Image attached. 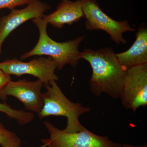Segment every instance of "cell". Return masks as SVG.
I'll return each instance as SVG.
<instances>
[{"mask_svg":"<svg viewBox=\"0 0 147 147\" xmlns=\"http://www.w3.org/2000/svg\"><path fill=\"white\" fill-rule=\"evenodd\" d=\"M82 59L87 61L91 67L89 85L92 94L96 96L106 94L112 98H120L127 70L120 63L113 49H85L82 52Z\"/></svg>","mask_w":147,"mask_h":147,"instance_id":"1","label":"cell"},{"mask_svg":"<svg viewBox=\"0 0 147 147\" xmlns=\"http://www.w3.org/2000/svg\"><path fill=\"white\" fill-rule=\"evenodd\" d=\"M32 22L39 31L38 41L31 50L21 56V59H26L36 55H46L55 61L58 70H61L67 64L72 67L77 66L79 61L82 59V52L79 50V46L85 36H81L66 42H57L47 34L48 24L46 21L38 18L32 19Z\"/></svg>","mask_w":147,"mask_h":147,"instance_id":"2","label":"cell"},{"mask_svg":"<svg viewBox=\"0 0 147 147\" xmlns=\"http://www.w3.org/2000/svg\"><path fill=\"white\" fill-rule=\"evenodd\" d=\"M46 91L43 93V106L38 114L39 119L51 116H62L67 119L64 131L69 133L81 131L84 127L79 122L80 116L90 110L80 103H75L66 97L56 81L43 84Z\"/></svg>","mask_w":147,"mask_h":147,"instance_id":"3","label":"cell"},{"mask_svg":"<svg viewBox=\"0 0 147 147\" xmlns=\"http://www.w3.org/2000/svg\"><path fill=\"white\" fill-rule=\"evenodd\" d=\"M44 125L49 132V138L40 139V147H122L107 137L96 135L86 127L73 133L65 132L57 128L48 121Z\"/></svg>","mask_w":147,"mask_h":147,"instance_id":"4","label":"cell"},{"mask_svg":"<svg viewBox=\"0 0 147 147\" xmlns=\"http://www.w3.org/2000/svg\"><path fill=\"white\" fill-rule=\"evenodd\" d=\"M86 18L85 27L88 30H101L107 32L114 42L126 44L127 41L123 34L127 32H135L126 20L117 21L104 13L96 0H82Z\"/></svg>","mask_w":147,"mask_h":147,"instance_id":"5","label":"cell"},{"mask_svg":"<svg viewBox=\"0 0 147 147\" xmlns=\"http://www.w3.org/2000/svg\"><path fill=\"white\" fill-rule=\"evenodd\" d=\"M56 69L57 64L49 57H39L27 62L13 59L0 63V69L7 74L18 76L25 74L32 75L43 84L59 80V77L55 73Z\"/></svg>","mask_w":147,"mask_h":147,"instance_id":"6","label":"cell"},{"mask_svg":"<svg viewBox=\"0 0 147 147\" xmlns=\"http://www.w3.org/2000/svg\"><path fill=\"white\" fill-rule=\"evenodd\" d=\"M123 106L135 112L147 105V63L127 70L120 97Z\"/></svg>","mask_w":147,"mask_h":147,"instance_id":"7","label":"cell"},{"mask_svg":"<svg viewBox=\"0 0 147 147\" xmlns=\"http://www.w3.org/2000/svg\"><path fill=\"white\" fill-rule=\"evenodd\" d=\"M43 86V83L38 80L10 81L0 91V98L5 99L7 96H13L22 102L29 112L38 114L43 106V93L41 92Z\"/></svg>","mask_w":147,"mask_h":147,"instance_id":"8","label":"cell"},{"mask_svg":"<svg viewBox=\"0 0 147 147\" xmlns=\"http://www.w3.org/2000/svg\"><path fill=\"white\" fill-rule=\"evenodd\" d=\"M50 6L40 0H35L24 8L13 9L9 14L0 20V54L3 43L9 34L16 28L30 19L41 18Z\"/></svg>","mask_w":147,"mask_h":147,"instance_id":"9","label":"cell"},{"mask_svg":"<svg viewBox=\"0 0 147 147\" xmlns=\"http://www.w3.org/2000/svg\"><path fill=\"white\" fill-rule=\"evenodd\" d=\"M84 17L82 0H62L55 11L49 15H43L41 18L48 24L61 29L64 25L77 23Z\"/></svg>","mask_w":147,"mask_h":147,"instance_id":"10","label":"cell"},{"mask_svg":"<svg viewBox=\"0 0 147 147\" xmlns=\"http://www.w3.org/2000/svg\"><path fill=\"white\" fill-rule=\"evenodd\" d=\"M136 39L131 47L123 53L116 54L122 66L128 69L147 63V29L144 26L139 27Z\"/></svg>","mask_w":147,"mask_h":147,"instance_id":"11","label":"cell"},{"mask_svg":"<svg viewBox=\"0 0 147 147\" xmlns=\"http://www.w3.org/2000/svg\"><path fill=\"white\" fill-rule=\"evenodd\" d=\"M0 112L5 113L9 118L15 120L20 125L30 123L34 118L32 113L13 109L6 103L0 102Z\"/></svg>","mask_w":147,"mask_h":147,"instance_id":"12","label":"cell"},{"mask_svg":"<svg viewBox=\"0 0 147 147\" xmlns=\"http://www.w3.org/2000/svg\"><path fill=\"white\" fill-rule=\"evenodd\" d=\"M22 141L17 134L9 131L0 122V146L1 147H21Z\"/></svg>","mask_w":147,"mask_h":147,"instance_id":"13","label":"cell"},{"mask_svg":"<svg viewBox=\"0 0 147 147\" xmlns=\"http://www.w3.org/2000/svg\"><path fill=\"white\" fill-rule=\"evenodd\" d=\"M35 0H0V9L8 8L14 9L18 6L28 4Z\"/></svg>","mask_w":147,"mask_h":147,"instance_id":"14","label":"cell"},{"mask_svg":"<svg viewBox=\"0 0 147 147\" xmlns=\"http://www.w3.org/2000/svg\"><path fill=\"white\" fill-rule=\"evenodd\" d=\"M11 81L10 75L0 69V91Z\"/></svg>","mask_w":147,"mask_h":147,"instance_id":"15","label":"cell"},{"mask_svg":"<svg viewBox=\"0 0 147 147\" xmlns=\"http://www.w3.org/2000/svg\"><path fill=\"white\" fill-rule=\"evenodd\" d=\"M122 147H147V144H144L143 145V146H132V145L125 144L123 145Z\"/></svg>","mask_w":147,"mask_h":147,"instance_id":"16","label":"cell"}]
</instances>
